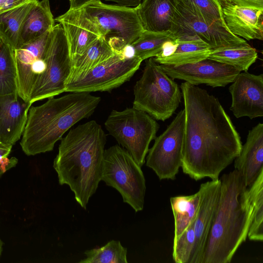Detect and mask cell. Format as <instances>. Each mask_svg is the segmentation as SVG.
Returning <instances> with one entry per match:
<instances>
[{
  "label": "cell",
  "mask_w": 263,
  "mask_h": 263,
  "mask_svg": "<svg viewBox=\"0 0 263 263\" xmlns=\"http://www.w3.org/2000/svg\"><path fill=\"white\" fill-rule=\"evenodd\" d=\"M134 95L133 107L163 121L175 112L182 98L179 85L154 58L146 61L142 74L134 87Z\"/></svg>",
  "instance_id": "5b68a950"
},
{
  "label": "cell",
  "mask_w": 263,
  "mask_h": 263,
  "mask_svg": "<svg viewBox=\"0 0 263 263\" xmlns=\"http://www.w3.org/2000/svg\"><path fill=\"white\" fill-rule=\"evenodd\" d=\"M181 1L204 20L211 23H224L221 5L218 0Z\"/></svg>",
  "instance_id": "d6a6232c"
},
{
  "label": "cell",
  "mask_w": 263,
  "mask_h": 263,
  "mask_svg": "<svg viewBox=\"0 0 263 263\" xmlns=\"http://www.w3.org/2000/svg\"><path fill=\"white\" fill-rule=\"evenodd\" d=\"M142 61L138 57L124 58L120 52L88 71L67 81L65 92L109 91L129 81Z\"/></svg>",
  "instance_id": "30bf717a"
},
{
  "label": "cell",
  "mask_w": 263,
  "mask_h": 263,
  "mask_svg": "<svg viewBox=\"0 0 263 263\" xmlns=\"http://www.w3.org/2000/svg\"><path fill=\"white\" fill-rule=\"evenodd\" d=\"M230 86V110L237 118L263 116V74L240 72Z\"/></svg>",
  "instance_id": "9a60e30c"
},
{
  "label": "cell",
  "mask_w": 263,
  "mask_h": 263,
  "mask_svg": "<svg viewBox=\"0 0 263 263\" xmlns=\"http://www.w3.org/2000/svg\"><path fill=\"white\" fill-rule=\"evenodd\" d=\"M219 2L242 7L263 9V0H218Z\"/></svg>",
  "instance_id": "836d02e7"
},
{
  "label": "cell",
  "mask_w": 263,
  "mask_h": 263,
  "mask_svg": "<svg viewBox=\"0 0 263 263\" xmlns=\"http://www.w3.org/2000/svg\"><path fill=\"white\" fill-rule=\"evenodd\" d=\"M235 169L239 172L247 187L263 171V124L250 129L239 155L235 159Z\"/></svg>",
  "instance_id": "ffe728a7"
},
{
  "label": "cell",
  "mask_w": 263,
  "mask_h": 263,
  "mask_svg": "<svg viewBox=\"0 0 263 263\" xmlns=\"http://www.w3.org/2000/svg\"><path fill=\"white\" fill-rule=\"evenodd\" d=\"M180 89L185 111L181 167L196 181L219 179L240 154V137L217 98L186 82Z\"/></svg>",
  "instance_id": "6da1fadb"
},
{
  "label": "cell",
  "mask_w": 263,
  "mask_h": 263,
  "mask_svg": "<svg viewBox=\"0 0 263 263\" xmlns=\"http://www.w3.org/2000/svg\"><path fill=\"white\" fill-rule=\"evenodd\" d=\"M106 1L115 2L118 4L119 6L135 8L138 6L141 0H105Z\"/></svg>",
  "instance_id": "8d00e7d4"
},
{
  "label": "cell",
  "mask_w": 263,
  "mask_h": 263,
  "mask_svg": "<svg viewBox=\"0 0 263 263\" xmlns=\"http://www.w3.org/2000/svg\"><path fill=\"white\" fill-rule=\"evenodd\" d=\"M160 66L174 80H184L196 86L203 84L213 87H224L232 83L240 72L232 66L208 58L195 63Z\"/></svg>",
  "instance_id": "5bb4252c"
},
{
  "label": "cell",
  "mask_w": 263,
  "mask_h": 263,
  "mask_svg": "<svg viewBox=\"0 0 263 263\" xmlns=\"http://www.w3.org/2000/svg\"><path fill=\"white\" fill-rule=\"evenodd\" d=\"M178 0H143L136 7L144 30L171 31Z\"/></svg>",
  "instance_id": "44dd1931"
},
{
  "label": "cell",
  "mask_w": 263,
  "mask_h": 263,
  "mask_svg": "<svg viewBox=\"0 0 263 263\" xmlns=\"http://www.w3.org/2000/svg\"><path fill=\"white\" fill-rule=\"evenodd\" d=\"M257 57L256 50L248 45L212 49L208 59L232 66L241 72L248 71Z\"/></svg>",
  "instance_id": "4316f807"
},
{
  "label": "cell",
  "mask_w": 263,
  "mask_h": 263,
  "mask_svg": "<svg viewBox=\"0 0 263 263\" xmlns=\"http://www.w3.org/2000/svg\"><path fill=\"white\" fill-rule=\"evenodd\" d=\"M109 133L141 167L159 125L147 113L134 107L112 110L105 122Z\"/></svg>",
  "instance_id": "ba28073f"
},
{
  "label": "cell",
  "mask_w": 263,
  "mask_h": 263,
  "mask_svg": "<svg viewBox=\"0 0 263 263\" xmlns=\"http://www.w3.org/2000/svg\"><path fill=\"white\" fill-rule=\"evenodd\" d=\"M211 49L196 35H183L177 37L174 52L165 57H155L159 64L178 65L195 63L208 58Z\"/></svg>",
  "instance_id": "603a6c76"
},
{
  "label": "cell",
  "mask_w": 263,
  "mask_h": 263,
  "mask_svg": "<svg viewBox=\"0 0 263 263\" xmlns=\"http://www.w3.org/2000/svg\"><path fill=\"white\" fill-rule=\"evenodd\" d=\"M68 1H69V2H70L71 0H68Z\"/></svg>",
  "instance_id": "b9f144b4"
},
{
  "label": "cell",
  "mask_w": 263,
  "mask_h": 263,
  "mask_svg": "<svg viewBox=\"0 0 263 263\" xmlns=\"http://www.w3.org/2000/svg\"><path fill=\"white\" fill-rule=\"evenodd\" d=\"M185 111L182 109L149 149L146 165L160 180L176 179L181 166L184 134Z\"/></svg>",
  "instance_id": "8fae6325"
},
{
  "label": "cell",
  "mask_w": 263,
  "mask_h": 263,
  "mask_svg": "<svg viewBox=\"0 0 263 263\" xmlns=\"http://www.w3.org/2000/svg\"><path fill=\"white\" fill-rule=\"evenodd\" d=\"M224 22L231 33L244 40H263V9L220 2Z\"/></svg>",
  "instance_id": "ac0fdd59"
},
{
  "label": "cell",
  "mask_w": 263,
  "mask_h": 263,
  "mask_svg": "<svg viewBox=\"0 0 263 263\" xmlns=\"http://www.w3.org/2000/svg\"><path fill=\"white\" fill-rule=\"evenodd\" d=\"M91 22L115 52L136 40L144 30L136 8L111 5L101 1L77 9Z\"/></svg>",
  "instance_id": "8992f818"
},
{
  "label": "cell",
  "mask_w": 263,
  "mask_h": 263,
  "mask_svg": "<svg viewBox=\"0 0 263 263\" xmlns=\"http://www.w3.org/2000/svg\"><path fill=\"white\" fill-rule=\"evenodd\" d=\"M53 166L60 185L67 184L84 209L101 180L106 136L91 120L71 129L62 138Z\"/></svg>",
  "instance_id": "7a4b0ae2"
},
{
  "label": "cell",
  "mask_w": 263,
  "mask_h": 263,
  "mask_svg": "<svg viewBox=\"0 0 263 263\" xmlns=\"http://www.w3.org/2000/svg\"><path fill=\"white\" fill-rule=\"evenodd\" d=\"M55 25L49 0L38 1L24 20L16 49L41 37L51 30Z\"/></svg>",
  "instance_id": "7402d4cb"
},
{
  "label": "cell",
  "mask_w": 263,
  "mask_h": 263,
  "mask_svg": "<svg viewBox=\"0 0 263 263\" xmlns=\"http://www.w3.org/2000/svg\"><path fill=\"white\" fill-rule=\"evenodd\" d=\"M100 101V97L89 92H69L30 107L20 142L23 151L34 156L52 151L66 132L93 113Z\"/></svg>",
  "instance_id": "277c9868"
},
{
  "label": "cell",
  "mask_w": 263,
  "mask_h": 263,
  "mask_svg": "<svg viewBox=\"0 0 263 263\" xmlns=\"http://www.w3.org/2000/svg\"><path fill=\"white\" fill-rule=\"evenodd\" d=\"M54 20L63 27L71 60L101 36L94 25L77 9H69Z\"/></svg>",
  "instance_id": "d6986e66"
},
{
  "label": "cell",
  "mask_w": 263,
  "mask_h": 263,
  "mask_svg": "<svg viewBox=\"0 0 263 263\" xmlns=\"http://www.w3.org/2000/svg\"><path fill=\"white\" fill-rule=\"evenodd\" d=\"M195 223V222H194ZM194 223L173 241L172 256L176 263H191L195 246Z\"/></svg>",
  "instance_id": "1f68e13d"
},
{
  "label": "cell",
  "mask_w": 263,
  "mask_h": 263,
  "mask_svg": "<svg viewBox=\"0 0 263 263\" xmlns=\"http://www.w3.org/2000/svg\"><path fill=\"white\" fill-rule=\"evenodd\" d=\"M32 104L18 94L0 96V143L12 146L22 136Z\"/></svg>",
  "instance_id": "e0dca14e"
},
{
  "label": "cell",
  "mask_w": 263,
  "mask_h": 263,
  "mask_svg": "<svg viewBox=\"0 0 263 263\" xmlns=\"http://www.w3.org/2000/svg\"><path fill=\"white\" fill-rule=\"evenodd\" d=\"M200 194L197 193L187 196L172 197L170 202L174 218V240L195 221L198 210Z\"/></svg>",
  "instance_id": "484cf974"
},
{
  "label": "cell",
  "mask_w": 263,
  "mask_h": 263,
  "mask_svg": "<svg viewBox=\"0 0 263 263\" xmlns=\"http://www.w3.org/2000/svg\"><path fill=\"white\" fill-rule=\"evenodd\" d=\"M18 160L14 157L9 158L8 157L0 158V178L8 170L15 166Z\"/></svg>",
  "instance_id": "e575fe53"
},
{
  "label": "cell",
  "mask_w": 263,
  "mask_h": 263,
  "mask_svg": "<svg viewBox=\"0 0 263 263\" xmlns=\"http://www.w3.org/2000/svg\"><path fill=\"white\" fill-rule=\"evenodd\" d=\"M3 242L2 240V239L0 238V256L2 254V251H3Z\"/></svg>",
  "instance_id": "ab89813d"
},
{
  "label": "cell",
  "mask_w": 263,
  "mask_h": 263,
  "mask_svg": "<svg viewBox=\"0 0 263 263\" xmlns=\"http://www.w3.org/2000/svg\"><path fill=\"white\" fill-rule=\"evenodd\" d=\"M38 0H27L0 14V37L3 42L16 49L19 33L25 18Z\"/></svg>",
  "instance_id": "d4e9b609"
},
{
  "label": "cell",
  "mask_w": 263,
  "mask_h": 263,
  "mask_svg": "<svg viewBox=\"0 0 263 263\" xmlns=\"http://www.w3.org/2000/svg\"><path fill=\"white\" fill-rule=\"evenodd\" d=\"M171 32L176 37L183 35H196L212 50L249 45L245 40L231 33L224 23L204 20L181 0L177 1Z\"/></svg>",
  "instance_id": "7c38bea8"
},
{
  "label": "cell",
  "mask_w": 263,
  "mask_h": 263,
  "mask_svg": "<svg viewBox=\"0 0 263 263\" xmlns=\"http://www.w3.org/2000/svg\"><path fill=\"white\" fill-rule=\"evenodd\" d=\"M0 144H1V143H0Z\"/></svg>",
  "instance_id": "7bdbcfd3"
},
{
  "label": "cell",
  "mask_w": 263,
  "mask_h": 263,
  "mask_svg": "<svg viewBox=\"0 0 263 263\" xmlns=\"http://www.w3.org/2000/svg\"><path fill=\"white\" fill-rule=\"evenodd\" d=\"M218 208L201 263H229L248 236L251 205L241 174L234 169L223 174Z\"/></svg>",
  "instance_id": "3957f363"
},
{
  "label": "cell",
  "mask_w": 263,
  "mask_h": 263,
  "mask_svg": "<svg viewBox=\"0 0 263 263\" xmlns=\"http://www.w3.org/2000/svg\"><path fill=\"white\" fill-rule=\"evenodd\" d=\"M101 180L117 190L136 212L144 207L145 179L141 167L118 145L104 150Z\"/></svg>",
  "instance_id": "52a82bcc"
},
{
  "label": "cell",
  "mask_w": 263,
  "mask_h": 263,
  "mask_svg": "<svg viewBox=\"0 0 263 263\" xmlns=\"http://www.w3.org/2000/svg\"><path fill=\"white\" fill-rule=\"evenodd\" d=\"M46 62V69L37 79L30 97L32 104L65 92L71 60L65 32L60 23L50 31Z\"/></svg>",
  "instance_id": "9c48e42d"
},
{
  "label": "cell",
  "mask_w": 263,
  "mask_h": 263,
  "mask_svg": "<svg viewBox=\"0 0 263 263\" xmlns=\"http://www.w3.org/2000/svg\"><path fill=\"white\" fill-rule=\"evenodd\" d=\"M101 0H71L70 2V9H78L85 5L92 3L100 2Z\"/></svg>",
  "instance_id": "74e56055"
},
{
  "label": "cell",
  "mask_w": 263,
  "mask_h": 263,
  "mask_svg": "<svg viewBox=\"0 0 263 263\" xmlns=\"http://www.w3.org/2000/svg\"><path fill=\"white\" fill-rule=\"evenodd\" d=\"M171 31L153 32L144 30L140 36L133 42L135 57L142 61L150 58L158 57L164 47L176 40Z\"/></svg>",
  "instance_id": "83f0119b"
},
{
  "label": "cell",
  "mask_w": 263,
  "mask_h": 263,
  "mask_svg": "<svg viewBox=\"0 0 263 263\" xmlns=\"http://www.w3.org/2000/svg\"><path fill=\"white\" fill-rule=\"evenodd\" d=\"M27 0H0V14L12 9Z\"/></svg>",
  "instance_id": "d590c367"
},
{
  "label": "cell",
  "mask_w": 263,
  "mask_h": 263,
  "mask_svg": "<svg viewBox=\"0 0 263 263\" xmlns=\"http://www.w3.org/2000/svg\"><path fill=\"white\" fill-rule=\"evenodd\" d=\"M115 53L106 40L99 37L81 55L71 60V71L66 82L94 68Z\"/></svg>",
  "instance_id": "cb8c5ba5"
},
{
  "label": "cell",
  "mask_w": 263,
  "mask_h": 263,
  "mask_svg": "<svg viewBox=\"0 0 263 263\" xmlns=\"http://www.w3.org/2000/svg\"><path fill=\"white\" fill-rule=\"evenodd\" d=\"M86 257L79 263H127V249L118 240H112L105 246L85 252Z\"/></svg>",
  "instance_id": "4dcf8cb0"
},
{
  "label": "cell",
  "mask_w": 263,
  "mask_h": 263,
  "mask_svg": "<svg viewBox=\"0 0 263 263\" xmlns=\"http://www.w3.org/2000/svg\"><path fill=\"white\" fill-rule=\"evenodd\" d=\"M221 189L220 179L200 184V200L194 229L195 246L191 263H201L204 248L218 208Z\"/></svg>",
  "instance_id": "2e32d148"
},
{
  "label": "cell",
  "mask_w": 263,
  "mask_h": 263,
  "mask_svg": "<svg viewBox=\"0 0 263 263\" xmlns=\"http://www.w3.org/2000/svg\"><path fill=\"white\" fill-rule=\"evenodd\" d=\"M50 31L14 50L17 94L26 102H29L34 85L46 69V55Z\"/></svg>",
  "instance_id": "4fadbf2b"
},
{
  "label": "cell",
  "mask_w": 263,
  "mask_h": 263,
  "mask_svg": "<svg viewBox=\"0 0 263 263\" xmlns=\"http://www.w3.org/2000/svg\"><path fill=\"white\" fill-rule=\"evenodd\" d=\"M3 43H4V42H3V40H2V39L1 38V37H0V47H1V46L2 45V44H3Z\"/></svg>",
  "instance_id": "60d3db41"
},
{
  "label": "cell",
  "mask_w": 263,
  "mask_h": 263,
  "mask_svg": "<svg viewBox=\"0 0 263 263\" xmlns=\"http://www.w3.org/2000/svg\"><path fill=\"white\" fill-rule=\"evenodd\" d=\"M17 94L14 49L3 43L0 47V96Z\"/></svg>",
  "instance_id": "f546056e"
},
{
  "label": "cell",
  "mask_w": 263,
  "mask_h": 263,
  "mask_svg": "<svg viewBox=\"0 0 263 263\" xmlns=\"http://www.w3.org/2000/svg\"><path fill=\"white\" fill-rule=\"evenodd\" d=\"M12 146L0 144V158L8 157L12 149Z\"/></svg>",
  "instance_id": "f35d334b"
},
{
  "label": "cell",
  "mask_w": 263,
  "mask_h": 263,
  "mask_svg": "<svg viewBox=\"0 0 263 263\" xmlns=\"http://www.w3.org/2000/svg\"><path fill=\"white\" fill-rule=\"evenodd\" d=\"M251 205L250 224L248 233L249 240H263V171L248 187Z\"/></svg>",
  "instance_id": "f1b7e54d"
}]
</instances>
